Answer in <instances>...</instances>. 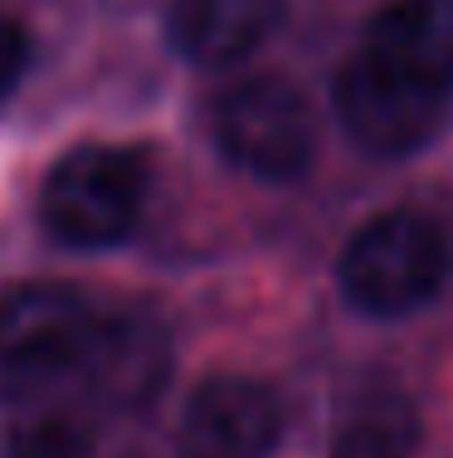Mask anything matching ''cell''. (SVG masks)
I'll list each match as a JSON object with an SVG mask.
<instances>
[{"mask_svg": "<svg viewBox=\"0 0 453 458\" xmlns=\"http://www.w3.org/2000/svg\"><path fill=\"white\" fill-rule=\"evenodd\" d=\"M151 195L142 151L73 147L54 161L39 191V225L69 249H113L132 239Z\"/></svg>", "mask_w": 453, "mask_h": 458, "instance_id": "6da1fadb", "label": "cell"}, {"mask_svg": "<svg viewBox=\"0 0 453 458\" xmlns=\"http://www.w3.org/2000/svg\"><path fill=\"white\" fill-rule=\"evenodd\" d=\"M449 274V244L434 220L415 210H385L365 220L341 249V293L365 318H409L439 293Z\"/></svg>", "mask_w": 453, "mask_h": 458, "instance_id": "7a4b0ae2", "label": "cell"}, {"mask_svg": "<svg viewBox=\"0 0 453 458\" xmlns=\"http://www.w3.org/2000/svg\"><path fill=\"white\" fill-rule=\"evenodd\" d=\"M210 127L224 161L258 181H293L317 157V113L307 93L278 73H254L224 89Z\"/></svg>", "mask_w": 453, "mask_h": 458, "instance_id": "3957f363", "label": "cell"}, {"mask_svg": "<svg viewBox=\"0 0 453 458\" xmlns=\"http://www.w3.org/2000/svg\"><path fill=\"white\" fill-rule=\"evenodd\" d=\"M103 312L69 283H15L0 293V376L49 386L73 376Z\"/></svg>", "mask_w": 453, "mask_h": 458, "instance_id": "277c9868", "label": "cell"}, {"mask_svg": "<svg viewBox=\"0 0 453 458\" xmlns=\"http://www.w3.org/2000/svg\"><path fill=\"white\" fill-rule=\"evenodd\" d=\"M444 98L395 79L390 69L371 64L365 54H351L337 73V117L347 137L365 157H415L444 123Z\"/></svg>", "mask_w": 453, "mask_h": 458, "instance_id": "5b68a950", "label": "cell"}, {"mask_svg": "<svg viewBox=\"0 0 453 458\" xmlns=\"http://www.w3.org/2000/svg\"><path fill=\"white\" fill-rule=\"evenodd\" d=\"M283 434L273 390L249 376H214L176 424V458H268Z\"/></svg>", "mask_w": 453, "mask_h": 458, "instance_id": "8992f818", "label": "cell"}, {"mask_svg": "<svg viewBox=\"0 0 453 458\" xmlns=\"http://www.w3.org/2000/svg\"><path fill=\"white\" fill-rule=\"evenodd\" d=\"M73 376L107 410H142L161 395V386L171 376V342L142 312L98 318Z\"/></svg>", "mask_w": 453, "mask_h": 458, "instance_id": "52a82bcc", "label": "cell"}, {"mask_svg": "<svg viewBox=\"0 0 453 458\" xmlns=\"http://www.w3.org/2000/svg\"><path fill=\"white\" fill-rule=\"evenodd\" d=\"M415 89L453 98V0H395L365 25L361 49Z\"/></svg>", "mask_w": 453, "mask_h": 458, "instance_id": "ba28073f", "label": "cell"}, {"mask_svg": "<svg viewBox=\"0 0 453 458\" xmlns=\"http://www.w3.org/2000/svg\"><path fill=\"white\" fill-rule=\"evenodd\" d=\"M283 20V0H171L166 39L196 69H234Z\"/></svg>", "mask_w": 453, "mask_h": 458, "instance_id": "9c48e42d", "label": "cell"}, {"mask_svg": "<svg viewBox=\"0 0 453 458\" xmlns=\"http://www.w3.org/2000/svg\"><path fill=\"white\" fill-rule=\"evenodd\" d=\"M424 439L419 405L400 386H371L351 395L331 434V458H415Z\"/></svg>", "mask_w": 453, "mask_h": 458, "instance_id": "30bf717a", "label": "cell"}, {"mask_svg": "<svg viewBox=\"0 0 453 458\" xmlns=\"http://www.w3.org/2000/svg\"><path fill=\"white\" fill-rule=\"evenodd\" d=\"M88 420L69 410H39L5 434V458H88Z\"/></svg>", "mask_w": 453, "mask_h": 458, "instance_id": "8fae6325", "label": "cell"}, {"mask_svg": "<svg viewBox=\"0 0 453 458\" xmlns=\"http://www.w3.org/2000/svg\"><path fill=\"white\" fill-rule=\"evenodd\" d=\"M25 35H20L15 20L0 15V98H5L10 89L20 83V73H25Z\"/></svg>", "mask_w": 453, "mask_h": 458, "instance_id": "7c38bea8", "label": "cell"}]
</instances>
